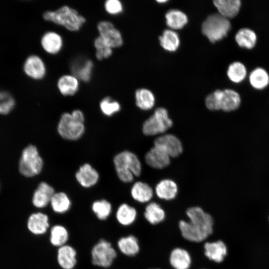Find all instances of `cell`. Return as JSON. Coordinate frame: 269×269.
Segmentation results:
<instances>
[{"instance_id":"cell-8","label":"cell","mask_w":269,"mask_h":269,"mask_svg":"<svg viewBox=\"0 0 269 269\" xmlns=\"http://www.w3.org/2000/svg\"><path fill=\"white\" fill-rule=\"evenodd\" d=\"M173 125L167 110L163 107L155 109L154 113L143 123L142 131L145 135L163 134Z\"/></svg>"},{"instance_id":"cell-19","label":"cell","mask_w":269,"mask_h":269,"mask_svg":"<svg viewBox=\"0 0 269 269\" xmlns=\"http://www.w3.org/2000/svg\"><path fill=\"white\" fill-rule=\"evenodd\" d=\"M77 251L73 246L65 245L57 249V264L62 269H74L77 263Z\"/></svg>"},{"instance_id":"cell-34","label":"cell","mask_w":269,"mask_h":269,"mask_svg":"<svg viewBox=\"0 0 269 269\" xmlns=\"http://www.w3.org/2000/svg\"><path fill=\"white\" fill-rule=\"evenodd\" d=\"M135 98L136 105L142 110H150L154 105V96L148 89L142 88L137 90L135 93Z\"/></svg>"},{"instance_id":"cell-30","label":"cell","mask_w":269,"mask_h":269,"mask_svg":"<svg viewBox=\"0 0 269 269\" xmlns=\"http://www.w3.org/2000/svg\"><path fill=\"white\" fill-rule=\"evenodd\" d=\"M69 239V231L63 225L55 224L50 228L49 239L52 246L58 248L66 245Z\"/></svg>"},{"instance_id":"cell-4","label":"cell","mask_w":269,"mask_h":269,"mask_svg":"<svg viewBox=\"0 0 269 269\" xmlns=\"http://www.w3.org/2000/svg\"><path fill=\"white\" fill-rule=\"evenodd\" d=\"M43 17L45 20L62 26L71 31L79 30L86 21V19L76 9L67 5L55 10L46 11L43 13Z\"/></svg>"},{"instance_id":"cell-25","label":"cell","mask_w":269,"mask_h":269,"mask_svg":"<svg viewBox=\"0 0 269 269\" xmlns=\"http://www.w3.org/2000/svg\"><path fill=\"white\" fill-rule=\"evenodd\" d=\"M143 216L149 224L155 226L165 220L166 212L159 203L151 201L145 205Z\"/></svg>"},{"instance_id":"cell-21","label":"cell","mask_w":269,"mask_h":269,"mask_svg":"<svg viewBox=\"0 0 269 269\" xmlns=\"http://www.w3.org/2000/svg\"><path fill=\"white\" fill-rule=\"evenodd\" d=\"M75 177L81 186L90 188L98 182L99 174L90 164L85 163L79 167L75 174Z\"/></svg>"},{"instance_id":"cell-22","label":"cell","mask_w":269,"mask_h":269,"mask_svg":"<svg viewBox=\"0 0 269 269\" xmlns=\"http://www.w3.org/2000/svg\"><path fill=\"white\" fill-rule=\"evenodd\" d=\"M130 193L134 201L142 204L150 202L154 197V191L151 187L142 181L135 182L131 188Z\"/></svg>"},{"instance_id":"cell-28","label":"cell","mask_w":269,"mask_h":269,"mask_svg":"<svg viewBox=\"0 0 269 269\" xmlns=\"http://www.w3.org/2000/svg\"><path fill=\"white\" fill-rule=\"evenodd\" d=\"M249 81L254 89L263 90L269 85V73L263 67H256L250 73Z\"/></svg>"},{"instance_id":"cell-6","label":"cell","mask_w":269,"mask_h":269,"mask_svg":"<svg viewBox=\"0 0 269 269\" xmlns=\"http://www.w3.org/2000/svg\"><path fill=\"white\" fill-rule=\"evenodd\" d=\"M43 166L42 158L36 146L29 144L25 147L18 162L19 173L25 177H32L38 175Z\"/></svg>"},{"instance_id":"cell-36","label":"cell","mask_w":269,"mask_h":269,"mask_svg":"<svg viewBox=\"0 0 269 269\" xmlns=\"http://www.w3.org/2000/svg\"><path fill=\"white\" fill-rule=\"evenodd\" d=\"M93 68V62L90 59H86L73 65V75L79 80L88 82L91 78Z\"/></svg>"},{"instance_id":"cell-1","label":"cell","mask_w":269,"mask_h":269,"mask_svg":"<svg viewBox=\"0 0 269 269\" xmlns=\"http://www.w3.org/2000/svg\"><path fill=\"white\" fill-rule=\"evenodd\" d=\"M188 220H180L179 228L182 237L190 242L204 243L213 233L212 216L201 207L193 206L186 211Z\"/></svg>"},{"instance_id":"cell-39","label":"cell","mask_w":269,"mask_h":269,"mask_svg":"<svg viewBox=\"0 0 269 269\" xmlns=\"http://www.w3.org/2000/svg\"><path fill=\"white\" fill-rule=\"evenodd\" d=\"M94 45L96 49L95 56L99 60L108 58L113 53V48L108 45L99 36L95 39Z\"/></svg>"},{"instance_id":"cell-26","label":"cell","mask_w":269,"mask_h":269,"mask_svg":"<svg viewBox=\"0 0 269 269\" xmlns=\"http://www.w3.org/2000/svg\"><path fill=\"white\" fill-rule=\"evenodd\" d=\"M235 40L240 47L251 50L256 46L258 36L253 29L249 27H243L236 33Z\"/></svg>"},{"instance_id":"cell-27","label":"cell","mask_w":269,"mask_h":269,"mask_svg":"<svg viewBox=\"0 0 269 269\" xmlns=\"http://www.w3.org/2000/svg\"><path fill=\"white\" fill-rule=\"evenodd\" d=\"M63 39L61 35L55 31L45 32L41 39L43 49L50 54H56L62 49Z\"/></svg>"},{"instance_id":"cell-14","label":"cell","mask_w":269,"mask_h":269,"mask_svg":"<svg viewBox=\"0 0 269 269\" xmlns=\"http://www.w3.org/2000/svg\"><path fill=\"white\" fill-rule=\"evenodd\" d=\"M23 69L27 76L35 80L42 79L46 72L44 62L39 56L36 55H30L26 59Z\"/></svg>"},{"instance_id":"cell-13","label":"cell","mask_w":269,"mask_h":269,"mask_svg":"<svg viewBox=\"0 0 269 269\" xmlns=\"http://www.w3.org/2000/svg\"><path fill=\"white\" fill-rule=\"evenodd\" d=\"M27 228L33 235L41 236L45 234L50 228L48 215L41 212L31 214L27 219Z\"/></svg>"},{"instance_id":"cell-10","label":"cell","mask_w":269,"mask_h":269,"mask_svg":"<svg viewBox=\"0 0 269 269\" xmlns=\"http://www.w3.org/2000/svg\"><path fill=\"white\" fill-rule=\"evenodd\" d=\"M154 146L162 150L171 157H176L183 152V145L180 139L171 134H163L153 141Z\"/></svg>"},{"instance_id":"cell-29","label":"cell","mask_w":269,"mask_h":269,"mask_svg":"<svg viewBox=\"0 0 269 269\" xmlns=\"http://www.w3.org/2000/svg\"><path fill=\"white\" fill-rule=\"evenodd\" d=\"M57 87L62 95L72 96L79 89V80L73 74H65L58 80Z\"/></svg>"},{"instance_id":"cell-31","label":"cell","mask_w":269,"mask_h":269,"mask_svg":"<svg viewBox=\"0 0 269 269\" xmlns=\"http://www.w3.org/2000/svg\"><path fill=\"white\" fill-rule=\"evenodd\" d=\"M71 204L70 198L63 192H55L50 202L53 211L58 214H64L68 212L71 207Z\"/></svg>"},{"instance_id":"cell-43","label":"cell","mask_w":269,"mask_h":269,"mask_svg":"<svg viewBox=\"0 0 269 269\" xmlns=\"http://www.w3.org/2000/svg\"><path fill=\"white\" fill-rule=\"evenodd\" d=\"M158 269V268H151V269Z\"/></svg>"},{"instance_id":"cell-38","label":"cell","mask_w":269,"mask_h":269,"mask_svg":"<svg viewBox=\"0 0 269 269\" xmlns=\"http://www.w3.org/2000/svg\"><path fill=\"white\" fill-rule=\"evenodd\" d=\"M15 105L13 97L7 91L0 90V114H8L13 110Z\"/></svg>"},{"instance_id":"cell-41","label":"cell","mask_w":269,"mask_h":269,"mask_svg":"<svg viewBox=\"0 0 269 269\" xmlns=\"http://www.w3.org/2000/svg\"><path fill=\"white\" fill-rule=\"evenodd\" d=\"M106 11L111 14H117L122 12L123 4L119 0H107L104 3Z\"/></svg>"},{"instance_id":"cell-18","label":"cell","mask_w":269,"mask_h":269,"mask_svg":"<svg viewBox=\"0 0 269 269\" xmlns=\"http://www.w3.org/2000/svg\"><path fill=\"white\" fill-rule=\"evenodd\" d=\"M137 211L135 207L124 202L117 208L115 212V220L121 226L128 227L133 225L137 217Z\"/></svg>"},{"instance_id":"cell-42","label":"cell","mask_w":269,"mask_h":269,"mask_svg":"<svg viewBox=\"0 0 269 269\" xmlns=\"http://www.w3.org/2000/svg\"><path fill=\"white\" fill-rule=\"evenodd\" d=\"M167 0H157V1L158 2H159V3H163V2H166Z\"/></svg>"},{"instance_id":"cell-11","label":"cell","mask_w":269,"mask_h":269,"mask_svg":"<svg viewBox=\"0 0 269 269\" xmlns=\"http://www.w3.org/2000/svg\"><path fill=\"white\" fill-rule=\"evenodd\" d=\"M99 36L112 48L122 46L123 39L120 31L113 23L109 21L102 20L97 25Z\"/></svg>"},{"instance_id":"cell-16","label":"cell","mask_w":269,"mask_h":269,"mask_svg":"<svg viewBox=\"0 0 269 269\" xmlns=\"http://www.w3.org/2000/svg\"><path fill=\"white\" fill-rule=\"evenodd\" d=\"M154 192L156 197L160 200L171 201L175 200L178 194L176 183L170 179H163L157 183Z\"/></svg>"},{"instance_id":"cell-23","label":"cell","mask_w":269,"mask_h":269,"mask_svg":"<svg viewBox=\"0 0 269 269\" xmlns=\"http://www.w3.org/2000/svg\"><path fill=\"white\" fill-rule=\"evenodd\" d=\"M144 159L149 166L155 169H163L170 163V157L154 146L145 153Z\"/></svg>"},{"instance_id":"cell-5","label":"cell","mask_w":269,"mask_h":269,"mask_svg":"<svg viewBox=\"0 0 269 269\" xmlns=\"http://www.w3.org/2000/svg\"><path fill=\"white\" fill-rule=\"evenodd\" d=\"M231 28L230 19L218 13L208 15L201 26L203 34L212 43L221 40L227 36Z\"/></svg>"},{"instance_id":"cell-35","label":"cell","mask_w":269,"mask_h":269,"mask_svg":"<svg viewBox=\"0 0 269 269\" xmlns=\"http://www.w3.org/2000/svg\"><path fill=\"white\" fill-rule=\"evenodd\" d=\"M159 41L161 47L170 52L176 51L180 44L178 34L172 29L164 30L162 34L159 37Z\"/></svg>"},{"instance_id":"cell-15","label":"cell","mask_w":269,"mask_h":269,"mask_svg":"<svg viewBox=\"0 0 269 269\" xmlns=\"http://www.w3.org/2000/svg\"><path fill=\"white\" fill-rule=\"evenodd\" d=\"M116 247L120 254L129 258L135 257L140 250L138 239L132 234L119 238Z\"/></svg>"},{"instance_id":"cell-44","label":"cell","mask_w":269,"mask_h":269,"mask_svg":"<svg viewBox=\"0 0 269 269\" xmlns=\"http://www.w3.org/2000/svg\"></svg>"},{"instance_id":"cell-20","label":"cell","mask_w":269,"mask_h":269,"mask_svg":"<svg viewBox=\"0 0 269 269\" xmlns=\"http://www.w3.org/2000/svg\"><path fill=\"white\" fill-rule=\"evenodd\" d=\"M169 263L173 269H189L192 265V258L187 250L176 247L170 253Z\"/></svg>"},{"instance_id":"cell-17","label":"cell","mask_w":269,"mask_h":269,"mask_svg":"<svg viewBox=\"0 0 269 269\" xmlns=\"http://www.w3.org/2000/svg\"><path fill=\"white\" fill-rule=\"evenodd\" d=\"M52 186L46 182H41L34 190L32 197L33 205L38 209L46 207L50 204V200L55 193Z\"/></svg>"},{"instance_id":"cell-33","label":"cell","mask_w":269,"mask_h":269,"mask_svg":"<svg viewBox=\"0 0 269 269\" xmlns=\"http://www.w3.org/2000/svg\"><path fill=\"white\" fill-rule=\"evenodd\" d=\"M167 25L172 30L182 28L188 22L187 15L178 9H170L165 14Z\"/></svg>"},{"instance_id":"cell-24","label":"cell","mask_w":269,"mask_h":269,"mask_svg":"<svg viewBox=\"0 0 269 269\" xmlns=\"http://www.w3.org/2000/svg\"><path fill=\"white\" fill-rule=\"evenodd\" d=\"M213 4L218 13L228 19L237 16L242 6L241 0H215Z\"/></svg>"},{"instance_id":"cell-7","label":"cell","mask_w":269,"mask_h":269,"mask_svg":"<svg viewBox=\"0 0 269 269\" xmlns=\"http://www.w3.org/2000/svg\"><path fill=\"white\" fill-rule=\"evenodd\" d=\"M119 252L110 242L100 239L91 251V263L98 267L107 269L111 267L116 261Z\"/></svg>"},{"instance_id":"cell-9","label":"cell","mask_w":269,"mask_h":269,"mask_svg":"<svg viewBox=\"0 0 269 269\" xmlns=\"http://www.w3.org/2000/svg\"><path fill=\"white\" fill-rule=\"evenodd\" d=\"M85 130L84 122L75 117L71 113H64L60 117L57 126V132L63 138L76 140L83 135Z\"/></svg>"},{"instance_id":"cell-40","label":"cell","mask_w":269,"mask_h":269,"mask_svg":"<svg viewBox=\"0 0 269 269\" xmlns=\"http://www.w3.org/2000/svg\"><path fill=\"white\" fill-rule=\"evenodd\" d=\"M100 108L105 115L111 116L120 111L121 106L117 101L113 100L109 97H107L100 102Z\"/></svg>"},{"instance_id":"cell-3","label":"cell","mask_w":269,"mask_h":269,"mask_svg":"<svg viewBox=\"0 0 269 269\" xmlns=\"http://www.w3.org/2000/svg\"><path fill=\"white\" fill-rule=\"evenodd\" d=\"M113 161L118 177L124 183L132 182L134 176H139L141 174V162L138 157L130 151L118 153Z\"/></svg>"},{"instance_id":"cell-37","label":"cell","mask_w":269,"mask_h":269,"mask_svg":"<svg viewBox=\"0 0 269 269\" xmlns=\"http://www.w3.org/2000/svg\"><path fill=\"white\" fill-rule=\"evenodd\" d=\"M91 209L97 218L101 221L107 220L112 212V205L106 199L94 201Z\"/></svg>"},{"instance_id":"cell-12","label":"cell","mask_w":269,"mask_h":269,"mask_svg":"<svg viewBox=\"0 0 269 269\" xmlns=\"http://www.w3.org/2000/svg\"><path fill=\"white\" fill-rule=\"evenodd\" d=\"M204 254L209 261L216 264L222 263L228 254V247L222 240L206 241L203 244Z\"/></svg>"},{"instance_id":"cell-2","label":"cell","mask_w":269,"mask_h":269,"mask_svg":"<svg viewBox=\"0 0 269 269\" xmlns=\"http://www.w3.org/2000/svg\"><path fill=\"white\" fill-rule=\"evenodd\" d=\"M241 102V96L232 89L216 90L205 98L206 107L211 111L232 112L239 109Z\"/></svg>"},{"instance_id":"cell-32","label":"cell","mask_w":269,"mask_h":269,"mask_svg":"<svg viewBox=\"0 0 269 269\" xmlns=\"http://www.w3.org/2000/svg\"><path fill=\"white\" fill-rule=\"evenodd\" d=\"M227 75L233 83L239 84L244 81L247 75V69L245 64L236 61L230 63L227 70Z\"/></svg>"}]
</instances>
